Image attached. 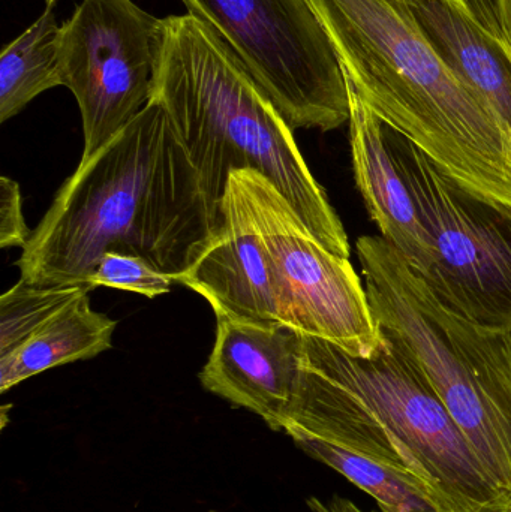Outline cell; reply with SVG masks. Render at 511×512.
Wrapping results in <instances>:
<instances>
[{
  "instance_id": "1",
  "label": "cell",
  "mask_w": 511,
  "mask_h": 512,
  "mask_svg": "<svg viewBox=\"0 0 511 512\" xmlns=\"http://www.w3.org/2000/svg\"><path fill=\"white\" fill-rule=\"evenodd\" d=\"M221 224L167 114L150 101L81 159L15 265L30 285H87L105 252L122 251L149 259L177 282Z\"/></svg>"
},
{
  "instance_id": "2",
  "label": "cell",
  "mask_w": 511,
  "mask_h": 512,
  "mask_svg": "<svg viewBox=\"0 0 511 512\" xmlns=\"http://www.w3.org/2000/svg\"><path fill=\"white\" fill-rule=\"evenodd\" d=\"M284 432L396 469L446 512H511V496L483 468L419 364L383 330L369 357L302 334Z\"/></svg>"
},
{
  "instance_id": "3",
  "label": "cell",
  "mask_w": 511,
  "mask_h": 512,
  "mask_svg": "<svg viewBox=\"0 0 511 512\" xmlns=\"http://www.w3.org/2000/svg\"><path fill=\"white\" fill-rule=\"evenodd\" d=\"M348 83L450 179L511 215V131L446 68L405 0H308Z\"/></svg>"
},
{
  "instance_id": "4",
  "label": "cell",
  "mask_w": 511,
  "mask_h": 512,
  "mask_svg": "<svg viewBox=\"0 0 511 512\" xmlns=\"http://www.w3.org/2000/svg\"><path fill=\"white\" fill-rule=\"evenodd\" d=\"M150 101L167 114L216 212L231 171L266 176L333 254L350 258L341 219L306 164L293 129L242 60L191 14L162 18Z\"/></svg>"
},
{
  "instance_id": "5",
  "label": "cell",
  "mask_w": 511,
  "mask_h": 512,
  "mask_svg": "<svg viewBox=\"0 0 511 512\" xmlns=\"http://www.w3.org/2000/svg\"><path fill=\"white\" fill-rule=\"evenodd\" d=\"M372 313L425 373L492 480L511 496V331L488 330L441 303L381 236L356 243Z\"/></svg>"
},
{
  "instance_id": "6",
  "label": "cell",
  "mask_w": 511,
  "mask_h": 512,
  "mask_svg": "<svg viewBox=\"0 0 511 512\" xmlns=\"http://www.w3.org/2000/svg\"><path fill=\"white\" fill-rule=\"evenodd\" d=\"M393 158L432 245L422 274L444 306L488 330L511 331V215L450 179L387 125Z\"/></svg>"
},
{
  "instance_id": "7",
  "label": "cell",
  "mask_w": 511,
  "mask_h": 512,
  "mask_svg": "<svg viewBox=\"0 0 511 512\" xmlns=\"http://www.w3.org/2000/svg\"><path fill=\"white\" fill-rule=\"evenodd\" d=\"M242 60L291 129L350 120L347 77L308 0H182Z\"/></svg>"
},
{
  "instance_id": "8",
  "label": "cell",
  "mask_w": 511,
  "mask_h": 512,
  "mask_svg": "<svg viewBox=\"0 0 511 512\" xmlns=\"http://www.w3.org/2000/svg\"><path fill=\"white\" fill-rule=\"evenodd\" d=\"M266 246L279 321L356 357L374 354L381 330L350 258L330 252L290 201L258 171H231Z\"/></svg>"
},
{
  "instance_id": "9",
  "label": "cell",
  "mask_w": 511,
  "mask_h": 512,
  "mask_svg": "<svg viewBox=\"0 0 511 512\" xmlns=\"http://www.w3.org/2000/svg\"><path fill=\"white\" fill-rule=\"evenodd\" d=\"M164 23L132 0H81L59 33L60 86L77 99L90 158L150 102Z\"/></svg>"
},
{
  "instance_id": "10",
  "label": "cell",
  "mask_w": 511,
  "mask_h": 512,
  "mask_svg": "<svg viewBox=\"0 0 511 512\" xmlns=\"http://www.w3.org/2000/svg\"><path fill=\"white\" fill-rule=\"evenodd\" d=\"M302 333L279 321L216 318V339L200 381L210 393L248 409L284 432L296 391Z\"/></svg>"
},
{
  "instance_id": "11",
  "label": "cell",
  "mask_w": 511,
  "mask_h": 512,
  "mask_svg": "<svg viewBox=\"0 0 511 512\" xmlns=\"http://www.w3.org/2000/svg\"><path fill=\"white\" fill-rule=\"evenodd\" d=\"M221 215L215 239L176 283L201 295L216 318L279 321L269 255L233 177H228Z\"/></svg>"
},
{
  "instance_id": "12",
  "label": "cell",
  "mask_w": 511,
  "mask_h": 512,
  "mask_svg": "<svg viewBox=\"0 0 511 512\" xmlns=\"http://www.w3.org/2000/svg\"><path fill=\"white\" fill-rule=\"evenodd\" d=\"M444 66L511 131V51L491 0H405Z\"/></svg>"
},
{
  "instance_id": "13",
  "label": "cell",
  "mask_w": 511,
  "mask_h": 512,
  "mask_svg": "<svg viewBox=\"0 0 511 512\" xmlns=\"http://www.w3.org/2000/svg\"><path fill=\"white\" fill-rule=\"evenodd\" d=\"M350 147L357 189L380 236L420 273L432 262L429 231L393 158L387 126L348 83Z\"/></svg>"
},
{
  "instance_id": "14",
  "label": "cell",
  "mask_w": 511,
  "mask_h": 512,
  "mask_svg": "<svg viewBox=\"0 0 511 512\" xmlns=\"http://www.w3.org/2000/svg\"><path fill=\"white\" fill-rule=\"evenodd\" d=\"M117 322L75 300L11 354L0 357V393L57 366L89 360L111 348Z\"/></svg>"
},
{
  "instance_id": "15",
  "label": "cell",
  "mask_w": 511,
  "mask_h": 512,
  "mask_svg": "<svg viewBox=\"0 0 511 512\" xmlns=\"http://www.w3.org/2000/svg\"><path fill=\"white\" fill-rule=\"evenodd\" d=\"M59 0H45L42 14L0 56V123L17 116L36 96L60 86Z\"/></svg>"
},
{
  "instance_id": "16",
  "label": "cell",
  "mask_w": 511,
  "mask_h": 512,
  "mask_svg": "<svg viewBox=\"0 0 511 512\" xmlns=\"http://www.w3.org/2000/svg\"><path fill=\"white\" fill-rule=\"evenodd\" d=\"M294 444L375 499L381 512H446L419 483L389 466L344 448L309 438Z\"/></svg>"
},
{
  "instance_id": "17",
  "label": "cell",
  "mask_w": 511,
  "mask_h": 512,
  "mask_svg": "<svg viewBox=\"0 0 511 512\" xmlns=\"http://www.w3.org/2000/svg\"><path fill=\"white\" fill-rule=\"evenodd\" d=\"M90 291L87 285L36 286L18 280L0 297V357L20 348L54 316Z\"/></svg>"
},
{
  "instance_id": "18",
  "label": "cell",
  "mask_w": 511,
  "mask_h": 512,
  "mask_svg": "<svg viewBox=\"0 0 511 512\" xmlns=\"http://www.w3.org/2000/svg\"><path fill=\"white\" fill-rule=\"evenodd\" d=\"M174 283L173 276L159 270L149 259L122 251L105 252L87 280L92 291L96 286H108L147 298L168 294Z\"/></svg>"
},
{
  "instance_id": "19",
  "label": "cell",
  "mask_w": 511,
  "mask_h": 512,
  "mask_svg": "<svg viewBox=\"0 0 511 512\" xmlns=\"http://www.w3.org/2000/svg\"><path fill=\"white\" fill-rule=\"evenodd\" d=\"M32 230L26 225L23 198L17 182L0 179V248H21L27 245Z\"/></svg>"
},
{
  "instance_id": "20",
  "label": "cell",
  "mask_w": 511,
  "mask_h": 512,
  "mask_svg": "<svg viewBox=\"0 0 511 512\" xmlns=\"http://www.w3.org/2000/svg\"><path fill=\"white\" fill-rule=\"evenodd\" d=\"M308 505L314 512H366L362 508L357 507L350 499L339 498V496H333L329 501L311 498L308 501Z\"/></svg>"
},
{
  "instance_id": "21",
  "label": "cell",
  "mask_w": 511,
  "mask_h": 512,
  "mask_svg": "<svg viewBox=\"0 0 511 512\" xmlns=\"http://www.w3.org/2000/svg\"><path fill=\"white\" fill-rule=\"evenodd\" d=\"M491 2L511 51V0H491Z\"/></svg>"
}]
</instances>
